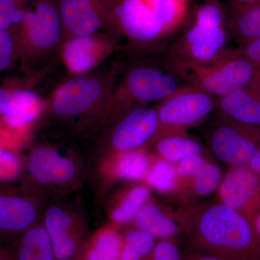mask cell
<instances>
[{
    "label": "cell",
    "instance_id": "6da1fadb",
    "mask_svg": "<svg viewBox=\"0 0 260 260\" xmlns=\"http://www.w3.org/2000/svg\"><path fill=\"white\" fill-rule=\"evenodd\" d=\"M180 223L191 251L229 260H260V239L252 222L221 203L181 214Z\"/></svg>",
    "mask_w": 260,
    "mask_h": 260
},
{
    "label": "cell",
    "instance_id": "7a4b0ae2",
    "mask_svg": "<svg viewBox=\"0 0 260 260\" xmlns=\"http://www.w3.org/2000/svg\"><path fill=\"white\" fill-rule=\"evenodd\" d=\"M167 66L188 85L216 98L260 84V70L242 55L239 49H229L209 62H184L167 58Z\"/></svg>",
    "mask_w": 260,
    "mask_h": 260
},
{
    "label": "cell",
    "instance_id": "3957f363",
    "mask_svg": "<svg viewBox=\"0 0 260 260\" xmlns=\"http://www.w3.org/2000/svg\"><path fill=\"white\" fill-rule=\"evenodd\" d=\"M229 35L223 10L216 0L206 1L197 9L190 26L171 47L168 58L203 64L229 50Z\"/></svg>",
    "mask_w": 260,
    "mask_h": 260
},
{
    "label": "cell",
    "instance_id": "277c9868",
    "mask_svg": "<svg viewBox=\"0 0 260 260\" xmlns=\"http://www.w3.org/2000/svg\"><path fill=\"white\" fill-rule=\"evenodd\" d=\"M187 85L167 65L166 68L140 65L126 74L112 98L113 105L126 112L135 108L134 104L142 107L149 103L162 102Z\"/></svg>",
    "mask_w": 260,
    "mask_h": 260
},
{
    "label": "cell",
    "instance_id": "5b68a950",
    "mask_svg": "<svg viewBox=\"0 0 260 260\" xmlns=\"http://www.w3.org/2000/svg\"><path fill=\"white\" fill-rule=\"evenodd\" d=\"M156 109L159 125L154 140L164 135L186 133L188 128L201 124L215 111L216 98L187 85L159 102Z\"/></svg>",
    "mask_w": 260,
    "mask_h": 260
},
{
    "label": "cell",
    "instance_id": "8992f818",
    "mask_svg": "<svg viewBox=\"0 0 260 260\" xmlns=\"http://www.w3.org/2000/svg\"><path fill=\"white\" fill-rule=\"evenodd\" d=\"M108 25L138 44H151L165 37L161 25L145 0H99Z\"/></svg>",
    "mask_w": 260,
    "mask_h": 260
},
{
    "label": "cell",
    "instance_id": "52a82bcc",
    "mask_svg": "<svg viewBox=\"0 0 260 260\" xmlns=\"http://www.w3.org/2000/svg\"><path fill=\"white\" fill-rule=\"evenodd\" d=\"M209 141L215 156L229 167L248 166L260 149V129L218 116Z\"/></svg>",
    "mask_w": 260,
    "mask_h": 260
},
{
    "label": "cell",
    "instance_id": "ba28073f",
    "mask_svg": "<svg viewBox=\"0 0 260 260\" xmlns=\"http://www.w3.org/2000/svg\"><path fill=\"white\" fill-rule=\"evenodd\" d=\"M112 80L104 81L88 75H76L58 89L52 100L56 115L73 118L84 115L110 98Z\"/></svg>",
    "mask_w": 260,
    "mask_h": 260
},
{
    "label": "cell",
    "instance_id": "9c48e42d",
    "mask_svg": "<svg viewBox=\"0 0 260 260\" xmlns=\"http://www.w3.org/2000/svg\"><path fill=\"white\" fill-rule=\"evenodd\" d=\"M56 260H77L87 241L85 226L75 212L63 205L49 207L43 220Z\"/></svg>",
    "mask_w": 260,
    "mask_h": 260
},
{
    "label": "cell",
    "instance_id": "30bf717a",
    "mask_svg": "<svg viewBox=\"0 0 260 260\" xmlns=\"http://www.w3.org/2000/svg\"><path fill=\"white\" fill-rule=\"evenodd\" d=\"M218 203L252 222L260 211V177L248 167H230L218 189Z\"/></svg>",
    "mask_w": 260,
    "mask_h": 260
},
{
    "label": "cell",
    "instance_id": "8fae6325",
    "mask_svg": "<svg viewBox=\"0 0 260 260\" xmlns=\"http://www.w3.org/2000/svg\"><path fill=\"white\" fill-rule=\"evenodd\" d=\"M158 125L156 107L133 108L125 112L113 129L111 145L115 153L141 149L149 142H153Z\"/></svg>",
    "mask_w": 260,
    "mask_h": 260
},
{
    "label": "cell",
    "instance_id": "7c38bea8",
    "mask_svg": "<svg viewBox=\"0 0 260 260\" xmlns=\"http://www.w3.org/2000/svg\"><path fill=\"white\" fill-rule=\"evenodd\" d=\"M22 24L25 38L34 51H50L59 44L63 32L57 5L51 0H34Z\"/></svg>",
    "mask_w": 260,
    "mask_h": 260
},
{
    "label": "cell",
    "instance_id": "4fadbf2b",
    "mask_svg": "<svg viewBox=\"0 0 260 260\" xmlns=\"http://www.w3.org/2000/svg\"><path fill=\"white\" fill-rule=\"evenodd\" d=\"M27 169L34 180L47 186L69 185L78 174L74 158L49 146L32 149L27 160Z\"/></svg>",
    "mask_w": 260,
    "mask_h": 260
},
{
    "label": "cell",
    "instance_id": "5bb4252c",
    "mask_svg": "<svg viewBox=\"0 0 260 260\" xmlns=\"http://www.w3.org/2000/svg\"><path fill=\"white\" fill-rule=\"evenodd\" d=\"M113 47L110 38L97 34L73 37L63 46V61L73 74L85 75L110 54Z\"/></svg>",
    "mask_w": 260,
    "mask_h": 260
},
{
    "label": "cell",
    "instance_id": "9a60e30c",
    "mask_svg": "<svg viewBox=\"0 0 260 260\" xmlns=\"http://www.w3.org/2000/svg\"><path fill=\"white\" fill-rule=\"evenodd\" d=\"M39 221V208L24 193L0 188V235L19 236Z\"/></svg>",
    "mask_w": 260,
    "mask_h": 260
},
{
    "label": "cell",
    "instance_id": "2e32d148",
    "mask_svg": "<svg viewBox=\"0 0 260 260\" xmlns=\"http://www.w3.org/2000/svg\"><path fill=\"white\" fill-rule=\"evenodd\" d=\"M63 30L73 37L93 35L108 25L99 0H59Z\"/></svg>",
    "mask_w": 260,
    "mask_h": 260
},
{
    "label": "cell",
    "instance_id": "e0dca14e",
    "mask_svg": "<svg viewBox=\"0 0 260 260\" xmlns=\"http://www.w3.org/2000/svg\"><path fill=\"white\" fill-rule=\"evenodd\" d=\"M220 117L260 129V84L216 99Z\"/></svg>",
    "mask_w": 260,
    "mask_h": 260
},
{
    "label": "cell",
    "instance_id": "ac0fdd59",
    "mask_svg": "<svg viewBox=\"0 0 260 260\" xmlns=\"http://www.w3.org/2000/svg\"><path fill=\"white\" fill-rule=\"evenodd\" d=\"M41 109L40 98L31 90L0 89V116L10 127H26L40 114Z\"/></svg>",
    "mask_w": 260,
    "mask_h": 260
},
{
    "label": "cell",
    "instance_id": "d6986e66",
    "mask_svg": "<svg viewBox=\"0 0 260 260\" xmlns=\"http://www.w3.org/2000/svg\"><path fill=\"white\" fill-rule=\"evenodd\" d=\"M15 260H56L52 242L42 222L19 236L10 250Z\"/></svg>",
    "mask_w": 260,
    "mask_h": 260
},
{
    "label": "cell",
    "instance_id": "ffe728a7",
    "mask_svg": "<svg viewBox=\"0 0 260 260\" xmlns=\"http://www.w3.org/2000/svg\"><path fill=\"white\" fill-rule=\"evenodd\" d=\"M124 239L116 225L97 231L84 245L79 260H119Z\"/></svg>",
    "mask_w": 260,
    "mask_h": 260
},
{
    "label": "cell",
    "instance_id": "44dd1931",
    "mask_svg": "<svg viewBox=\"0 0 260 260\" xmlns=\"http://www.w3.org/2000/svg\"><path fill=\"white\" fill-rule=\"evenodd\" d=\"M133 223L135 229L144 231L160 240L174 239L182 231L179 222L177 223L151 201L142 208Z\"/></svg>",
    "mask_w": 260,
    "mask_h": 260
},
{
    "label": "cell",
    "instance_id": "7402d4cb",
    "mask_svg": "<svg viewBox=\"0 0 260 260\" xmlns=\"http://www.w3.org/2000/svg\"><path fill=\"white\" fill-rule=\"evenodd\" d=\"M153 161L151 157L141 149L118 152L111 162V174L119 179L145 180Z\"/></svg>",
    "mask_w": 260,
    "mask_h": 260
},
{
    "label": "cell",
    "instance_id": "603a6c76",
    "mask_svg": "<svg viewBox=\"0 0 260 260\" xmlns=\"http://www.w3.org/2000/svg\"><path fill=\"white\" fill-rule=\"evenodd\" d=\"M152 143L155 144L160 158L173 164H177L188 155L203 152L199 142L189 138L186 133L161 135Z\"/></svg>",
    "mask_w": 260,
    "mask_h": 260
},
{
    "label": "cell",
    "instance_id": "cb8c5ba5",
    "mask_svg": "<svg viewBox=\"0 0 260 260\" xmlns=\"http://www.w3.org/2000/svg\"><path fill=\"white\" fill-rule=\"evenodd\" d=\"M151 198L150 186L138 184L123 194L111 210L110 218L114 225H124L133 222L143 206Z\"/></svg>",
    "mask_w": 260,
    "mask_h": 260
},
{
    "label": "cell",
    "instance_id": "d4e9b609",
    "mask_svg": "<svg viewBox=\"0 0 260 260\" xmlns=\"http://www.w3.org/2000/svg\"><path fill=\"white\" fill-rule=\"evenodd\" d=\"M231 34L241 46L260 38V0L232 15Z\"/></svg>",
    "mask_w": 260,
    "mask_h": 260
},
{
    "label": "cell",
    "instance_id": "484cf974",
    "mask_svg": "<svg viewBox=\"0 0 260 260\" xmlns=\"http://www.w3.org/2000/svg\"><path fill=\"white\" fill-rule=\"evenodd\" d=\"M167 36L184 22L189 0H145Z\"/></svg>",
    "mask_w": 260,
    "mask_h": 260
},
{
    "label": "cell",
    "instance_id": "4316f807",
    "mask_svg": "<svg viewBox=\"0 0 260 260\" xmlns=\"http://www.w3.org/2000/svg\"><path fill=\"white\" fill-rule=\"evenodd\" d=\"M145 181L147 185L160 192L177 191L178 178L175 164L159 157L152 162Z\"/></svg>",
    "mask_w": 260,
    "mask_h": 260
},
{
    "label": "cell",
    "instance_id": "83f0119b",
    "mask_svg": "<svg viewBox=\"0 0 260 260\" xmlns=\"http://www.w3.org/2000/svg\"><path fill=\"white\" fill-rule=\"evenodd\" d=\"M221 169L213 162L208 161L191 180L186 191L197 196H207L218 190L223 179Z\"/></svg>",
    "mask_w": 260,
    "mask_h": 260
},
{
    "label": "cell",
    "instance_id": "f1b7e54d",
    "mask_svg": "<svg viewBox=\"0 0 260 260\" xmlns=\"http://www.w3.org/2000/svg\"><path fill=\"white\" fill-rule=\"evenodd\" d=\"M208 161L203 153H197L188 155L175 164L178 178L177 191H186L191 180Z\"/></svg>",
    "mask_w": 260,
    "mask_h": 260
},
{
    "label": "cell",
    "instance_id": "f546056e",
    "mask_svg": "<svg viewBox=\"0 0 260 260\" xmlns=\"http://www.w3.org/2000/svg\"><path fill=\"white\" fill-rule=\"evenodd\" d=\"M29 0H0V30L23 22L26 10L24 4Z\"/></svg>",
    "mask_w": 260,
    "mask_h": 260
},
{
    "label": "cell",
    "instance_id": "4dcf8cb0",
    "mask_svg": "<svg viewBox=\"0 0 260 260\" xmlns=\"http://www.w3.org/2000/svg\"><path fill=\"white\" fill-rule=\"evenodd\" d=\"M124 244L143 260L155 246V238L140 229L130 230L123 236Z\"/></svg>",
    "mask_w": 260,
    "mask_h": 260
},
{
    "label": "cell",
    "instance_id": "1f68e13d",
    "mask_svg": "<svg viewBox=\"0 0 260 260\" xmlns=\"http://www.w3.org/2000/svg\"><path fill=\"white\" fill-rule=\"evenodd\" d=\"M21 168L18 157L0 145V181H9L16 179L21 172Z\"/></svg>",
    "mask_w": 260,
    "mask_h": 260
},
{
    "label": "cell",
    "instance_id": "d6a6232c",
    "mask_svg": "<svg viewBox=\"0 0 260 260\" xmlns=\"http://www.w3.org/2000/svg\"><path fill=\"white\" fill-rule=\"evenodd\" d=\"M143 260H181V256L174 239H161Z\"/></svg>",
    "mask_w": 260,
    "mask_h": 260
},
{
    "label": "cell",
    "instance_id": "836d02e7",
    "mask_svg": "<svg viewBox=\"0 0 260 260\" xmlns=\"http://www.w3.org/2000/svg\"><path fill=\"white\" fill-rule=\"evenodd\" d=\"M14 50V43L7 30H0V70L10 68Z\"/></svg>",
    "mask_w": 260,
    "mask_h": 260
},
{
    "label": "cell",
    "instance_id": "e575fe53",
    "mask_svg": "<svg viewBox=\"0 0 260 260\" xmlns=\"http://www.w3.org/2000/svg\"><path fill=\"white\" fill-rule=\"evenodd\" d=\"M242 55L260 70V38L238 48Z\"/></svg>",
    "mask_w": 260,
    "mask_h": 260
},
{
    "label": "cell",
    "instance_id": "d590c367",
    "mask_svg": "<svg viewBox=\"0 0 260 260\" xmlns=\"http://www.w3.org/2000/svg\"><path fill=\"white\" fill-rule=\"evenodd\" d=\"M181 260H229L224 259L212 254H205V253L192 251L186 255L185 257L181 258Z\"/></svg>",
    "mask_w": 260,
    "mask_h": 260
},
{
    "label": "cell",
    "instance_id": "8d00e7d4",
    "mask_svg": "<svg viewBox=\"0 0 260 260\" xmlns=\"http://www.w3.org/2000/svg\"><path fill=\"white\" fill-rule=\"evenodd\" d=\"M259 0H232V15Z\"/></svg>",
    "mask_w": 260,
    "mask_h": 260
},
{
    "label": "cell",
    "instance_id": "74e56055",
    "mask_svg": "<svg viewBox=\"0 0 260 260\" xmlns=\"http://www.w3.org/2000/svg\"><path fill=\"white\" fill-rule=\"evenodd\" d=\"M248 167L260 177V149L251 158L250 162L248 164Z\"/></svg>",
    "mask_w": 260,
    "mask_h": 260
},
{
    "label": "cell",
    "instance_id": "f35d334b",
    "mask_svg": "<svg viewBox=\"0 0 260 260\" xmlns=\"http://www.w3.org/2000/svg\"><path fill=\"white\" fill-rule=\"evenodd\" d=\"M252 223L254 229H255L256 234H257L258 237L260 239V211L256 213L255 216L253 218Z\"/></svg>",
    "mask_w": 260,
    "mask_h": 260
},
{
    "label": "cell",
    "instance_id": "ab89813d",
    "mask_svg": "<svg viewBox=\"0 0 260 260\" xmlns=\"http://www.w3.org/2000/svg\"><path fill=\"white\" fill-rule=\"evenodd\" d=\"M0 260H15L9 250L0 247Z\"/></svg>",
    "mask_w": 260,
    "mask_h": 260
},
{
    "label": "cell",
    "instance_id": "60d3db41",
    "mask_svg": "<svg viewBox=\"0 0 260 260\" xmlns=\"http://www.w3.org/2000/svg\"><path fill=\"white\" fill-rule=\"evenodd\" d=\"M206 1H210V0H205V2Z\"/></svg>",
    "mask_w": 260,
    "mask_h": 260
},
{
    "label": "cell",
    "instance_id": "b9f144b4",
    "mask_svg": "<svg viewBox=\"0 0 260 260\" xmlns=\"http://www.w3.org/2000/svg\"><path fill=\"white\" fill-rule=\"evenodd\" d=\"M77 260H79V259H77Z\"/></svg>",
    "mask_w": 260,
    "mask_h": 260
}]
</instances>
